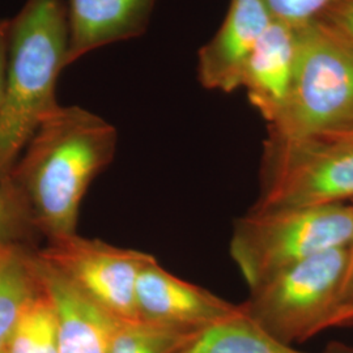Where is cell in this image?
Here are the masks:
<instances>
[{
	"label": "cell",
	"instance_id": "cell-2",
	"mask_svg": "<svg viewBox=\"0 0 353 353\" xmlns=\"http://www.w3.org/2000/svg\"><path fill=\"white\" fill-rule=\"evenodd\" d=\"M67 50L64 0H26L10 19L0 105V176H10L41 122L59 106L55 88Z\"/></svg>",
	"mask_w": 353,
	"mask_h": 353
},
{
	"label": "cell",
	"instance_id": "cell-4",
	"mask_svg": "<svg viewBox=\"0 0 353 353\" xmlns=\"http://www.w3.org/2000/svg\"><path fill=\"white\" fill-rule=\"evenodd\" d=\"M353 243V202L278 211H252L237 219L230 256L249 288L316 254Z\"/></svg>",
	"mask_w": 353,
	"mask_h": 353
},
{
	"label": "cell",
	"instance_id": "cell-8",
	"mask_svg": "<svg viewBox=\"0 0 353 353\" xmlns=\"http://www.w3.org/2000/svg\"><path fill=\"white\" fill-rule=\"evenodd\" d=\"M137 310L141 321L203 330L237 316L241 305L176 278L153 258L144 265L138 279Z\"/></svg>",
	"mask_w": 353,
	"mask_h": 353
},
{
	"label": "cell",
	"instance_id": "cell-14",
	"mask_svg": "<svg viewBox=\"0 0 353 353\" xmlns=\"http://www.w3.org/2000/svg\"><path fill=\"white\" fill-rule=\"evenodd\" d=\"M178 353H306L265 332L245 316H229L201 330Z\"/></svg>",
	"mask_w": 353,
	"mask_h": 353
},
{
	"label": "cell",
	"instance_id": "cell-1",
	"mask_svg": "<svg viewBox=\"0 0 353 353\" xmlns=\"http://www.w3.org/2000/svg\"><path fill=\"white\" fill-rule=\"evenodd\" d=\"M117 144L112 123L76 105H59L41 122L10 176L49 241L75 234L80 204Z\"/></svg>",
	"mask_w": 353,
	"mask_h": 353
},
{
	"label": "cell",
	"instance_id": "cell-9",
	"mask_svg": "<svg viewBox=\"0 0 353 353\" xmlns=\"http://www.w3.org/2000/svg\"><path fill=\"white\" fill-rule=\"evenodd\" d=\"M272 20L263 0H230L221 26L198 51L203 88L224 93L242 88L252 51Z\"/></svg>",
	"mask_w": 353,
	"mask_h": 353
},
{
	"label": "cell",
	"instance_id": "cell-12",
	"mask_svg": "<svg viewBox=\"0 0 353 353\" xmlns=\"http://www.w3.org/2000/svg\"><path fill=\"white\" fill-rule=\"evenodd\" d=\"M300 29L272 20L252 51L242 88L268 125L284 110L294 83Z\"/></svg>",
	"mask_w": 353,
	"mask_h": 353
},
{
	"label": "cell",
	"instance_id": "cell-5",
	"mask_svg": "<svg viewBox=\"0 0 353 353\" xmlns=\"http://www.w3.org/2000/svg\"><path fill=\"white\" fill-rule=\"evenodd\" d=\"M353 201V141L288 138L267 132L252 211Z\"/></svg>",
	"mask_w": 353,
	"mask_h": 353
},
{
	"label": "cell",
	"instance_id": "cell-20",
	"mask_svg": "<svg viewBox=\"0 0 353 353\" xmlns=\"http://www.w3.org/2000/svg\"><path fill=\"white\" fill-rule=\"evenodd\" d=\"M8 33H10V19H0V105L3 101L4 87H6Z\"/></svg>",
	"mask_w": 353,
	"mask_h": 353
},
{
	"label": "cell",
	"instance_id": "cell-15",
	"mask_svg": "<svg viewBox=\"0 0 353 353\" xmlns=\"http://www.w3.org/2000/svg\"><path fill=\"white\" fill-rule=\"evenodd\" d=\"M4 350L8 353H59L57 312L45 290H41L26 306Z\"/></svg>",
	"mask_w": 353,
	"mask_h": 353
},
{
	"label": "cell",
	"instance_id": "cell-19",
	"mask_svg": "<svg viewBox=\"0 0 353 353\" xmlns=\"http://www.w3.org/2000/svg\"><path fill=\"white\" fill-rule=\"evenodd\" d=\"M318 23H322L353 45V0H344L328 11Z\"/></svg>",
	"mask_w": 353,
	"mask_h": 353
},
{
	"label": "cell",
	"instance_id": "cell-24",
	"mask_svg": "<svg viewBox=\"0 0 353 353\" xmlns=\"http://www.w3.org/2000/svg\"><path fill=\"white\" fill-rule=\"evenodd\" d=\"M0 353H8L6 350H3V351H0Z\"/></svg>",
	"mask_w": 353,
	"mask_h": 353
},
{
	"label": "cell",
	"instance_id": "cell-13",
	"mask_svg": "<svg viewBox=\"0 0 353 353\" xmlns=\"http://www.w3.org/2000/svg\"><path fill=\"white\" fill-rule=\"evenodd\" d=\"M36 252L24 246L0 248V351L26 306L41 292Z\"/></svg>",
	"mask_w": 353,
	"mask_h": 353
},
{
	"label": "cell",
	"instance_id": "cell-7",
	"mask_svg": "<svg viewBox=\"0 0 353 353\" xmlns=\"http://www.w3.org/2000/svg\"><path fill=\"white\" fill-rule=\"evenodd\" d=\"M38 256L123 322L138 321L137 284L151 254L71 234L49 241Z\"/></svg>",
	"mask_w": 353,
	"mask_h": 353
},
{
	"label": "cell",
	"instance_id": "cell-6",
	"mask_svg": "<svg viewBox=\"0 0 353 353\" xmlns=\"http://www.w3.org/2000/svg\"><path fill=\"white\" fill-rule=\"evenodd\" d=\"M350 246L321 252L290 265L250 290L242 312L285 344L326 330L339 306Z\"/></svg>",
	"mask_w": 353,
	"mask_h": 353
},
{
	"label": "cell",
	"instance_id": "cell-21",
	"mask_svg": "<svg viewBox=\"0 0 353 353\" xmlns=\"http://www.w3.org/2000/svg\"><path fill=\"white\" fill-rule=\"evenodd\" d=\"M353 303V243L350 246L348 262L345 267V274L341 283V294H339V306H344ZM335 313V312H334Z\"/></svg>",
	"mask_w": 353,
	"mask_h": 353
},
{
	"label": "cell",
	"instance_id": "cell-17",
	"mask_svg": "<svg viewBox=\"0 0 353 353\" xmlns=\"http://www.w3.org/2000/svg\"><path fill=\"white\" fill-rule=\"evenodd\" d=\"M36 230L30 211L11 176H0V248L24 246Z\"/></svg>",
	"mask_w": 353,
	"mask_h": 353
},
{
	"label": "cell",
	"instance_id": "cell-22",
	"mask_svg": "<svg viewBox=\"0 0 353 353\" xmlns=\"http://www.w3.org/2000/svg\"><path fill=\"white\" fill-rule=\"evenodd\" d=\"M353 325V303L341 306L335 313L330 316L326 323V328L341 327Z\"/></svg>",
	"mask_w": 353,
	"mask_h": 353
},
{
	"label": "cell",
	"instance_id": "cell-11",
	"mask_svg": "<svg viewBox=\"0 0 353 353\" xmlns=\"http://www.w3.org/2000/svg\"><path fill=\"white\" fill-rule=\"evenodd\" d=\"M68 21L65 67L90 51L139 38L148 30L157 0H64Z\"/></svg>",
	"mask_w": 353,
	"mask_h": 353
},
{
	"label": "cell",
	"instance_id": "cell-23",
	"mask_svg": "<svg viewBox=\"0 0 353 353\" xmlns=\"http://www.w3.org/2000/svg\"><path fill=\"white\" fill-rule=\"evenodd\" d=\"M338 139H339V138H338ZM341 139H348L351 140V141H353V132L352 134H350L348 137H345V138H341Z\"/></svg>",
	"mask_w": 353,
	"mask_h": 353
},
{
	"label": "cell",
	"instance_id": "cell-3",
	"mask_svg": "<svg viewBox=\"0 0 353 353\" xmlns=\"http://www.w3.org/2000/svg\"><path fill=\"white\" fill-rule=\"evenodd\" d=\"M299 29L290 99L267 132L288 138H345L353 132V45L318 21Z\"/></svg>",
	"mask_w": 353,
	"mask_h": 353
},
{
	"label": "cell",
	"instance_id": "cell-16",
	"mask_svg": "<svg viewBox=\"0 0 353 353\" xmlns=\"http://www.w3.org/2000/svg\"><path fill=\"white\" fill-rule=\"evenodd\" d=\"M199 331L141 319L123 322L109 353H178Z\"/></svg>",
	"mask_w": 353,
	"mask_h": 353
},
{
	"label": "cell",
	"instance_id": "cell-10",
	"mask_svg": "<svg viewBox=\"0 0 353 353\" xmlns=\"http://www.w3.org/2000/svg\"><path fill=\"white\" fill-rule=\"evenodd\" d=\"M38 278L58 318L59 353H109L123 321L106 312L36 252Z\"/></svg>",
	"mask_w": 353,
	"mask_h": 353
},
{
	"label": "cell",
	"instance_id": "cell-18",
	"mask_svg": "<svg viewBox=\"0 0 353 353\" xmlns=\"http://www.w3.org/2000/svg\"><path fill=\"white\" fill-rule=\"evenodd\" d=\"M341 1L344 0H263L275 20L297 28L319 21Z\"/></svg>",
	"mask_w": 353,
	"mask_h": 353
}]
</instances>
